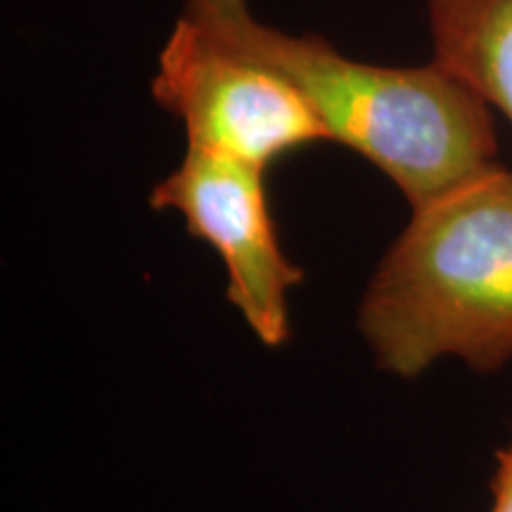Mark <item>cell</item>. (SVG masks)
Returning <instances> with one entry per match:
<instances>
[{
    "instance_id": "6",
    "label": "cell",
    "mask_w": 512,
    "mask_h": 512,
    "mask_svg": "<svg viewBox=\"0 0 512 512\" xmlns=\"http://www.w3.org/2000/svg\"><path fill=\"white\" fill-rule=\"evenodd\" d=\"M491 503L489 512H512V439L510 444L498 453V465L491 479Z\"/></svg>"
},
{
    "instance_id": "5",
    "label": "cell",
    "mask_w": 512,
    "mask_h": 512,
    "mask_svg": "<svg viewBox=\"0 0 512 512\" xmlns=\"http://www.w3.org/2000/svg\"><path fill=\"white\" fill-rule=\"evenodd\" d=\"M434 60L512 124V0H425Z\"/></svg>"
},
{
    "instance_id": "3",
    "label": "cell",
    "mask_w": 512,
    "mask_h": 512,
    "mask_svg": "<svg viewBox=\"0 0 512 512\" xmlns=\"http://www.w3.org/2000/svg\"><path fill=\"white\" fill-rule=\"evenodd\" d=\"M152 98L183 121L188 147L261 171L299 147L328 140L290 83L223 48L185 15L157 57Z\"/></svg>"
},
{
    "instance_id": "4",
    "label": "cell",
    "mask_w": 512,
    "mask_h": 512,
    "mask_svg": "<svg viewBox=\"0 0 512 512\" xmlns=\"http://www.w3.org/2000/svg\"><path fill=\"white\" fill-rule=\"evenodd\" d=\"M150 207L181 214L190 235L219 252L230 304L266 347H280L290 337L287 292L304 273L280 247L264 171L188 147L183 162L152 188Z\"/></svg>"
},
{
    "instance_id": "1",
    "label": "cell",
    "mask_w": 512,
    "mask_h": 512,
    "mask_svg": "<svg viewBox=\"0 0 512 512\" xmlns=\"http://www.w3.org/2000/svg\"><path fill=\"white\" fill-rule=\"evenodd\" d=\"M183 15L223 48L290 83L328 140L375 164L411 209L498 164L491 107L437 62H358L325 38L261 22L247 0H185Z\"/></svg>"
},
{
    "instance_id": "2",
    "label": "cell",
    "mask_w": 512,
    "mask_h": 512,
    "mask_svg": "<svg viewBox=\"0 0 512 512\" xmlns=\"http://www.w3.org/2000/svg\"><path fill=\"white\" fill-rule=\"evenodd\" d=\"M377 366L418 377L439 358L512 361V171L501 164L413 209L358 311Z\"/></svg>"
}]
</instances>
